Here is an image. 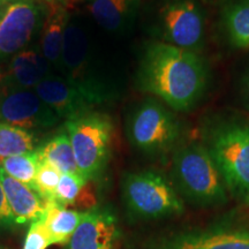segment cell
Masks as SVG:
<instances>
[{
	"label": "cell",
	"instance_id": "cell-1",
	"mask_svg": "<svg viewBox=\"0 0 249 249\" xmlns=\"http://www.w3.org/2000/svg\"><path fill=\"white\" fill-rule=\"evenodd\" d=\"M139 88L172 110L187 111L200 101L208 83L205 64L196 52L167 43L145 49L138 71Z\"/></svg>",
	"mask_w": 249,
	"mask_h": 249
},
{
	"label": "cell",
	"instance_id": "cell-2",
	"mask_svg": "<svg viewBox=\"0 0 249 249\" xmlns=\"http://www.w3.org/2000/svg\"><path fill=\"white\" fill-rule=\"evenodd\" d=\"M172 177L180 197L196 207H218L227 202L225 182L207 147L191 143L177 149Z\"/></svg>",
	"mask_w": 249,
	"mask_h": 249
},
{
	"label": "cell",
	"instance_id": "cell-3",
	"mask_svg": "<svg viewBox=\"0 0 249 249\" xmlns=\"http://www.w3.org/2000/svg\"><path fill=\"white\" fill-rule=\"evenodd\" d=\"M121 192L127 211L138 219L157 220L179 216L185 211L182 198L174 186L156 171L127 173Z\"/></svg>",
	"mask_w": 249,
	"mask_h": 249
},
{
	"label": "cell",
	"instance_id": "cell-4",
	"mask_svg": "<svg viewBox=\"0 0 249 249\" xmlns=\"http://www.w3.org/2000/svg\"><path fill=\"white\" fill-rule=\"evenodd\" d=\"M77 169L83 178H99L110 158L113 126L110 118L95 111L80 114L65 124Z\"/></svg>",
	"mask_w": 249,
	"mask_h": 249
},
{
	"label": "cell",
	"instance_id": "cell-5",
	"mask_svg": "<svg viewBox=\"0 0 249 249\" xmlns=\"http://www.w3.org/2000/svg\"><path fill=\"white\" fill-rule=\"evenodd\" d=\"M126 129L127 138L136 150L160 157L174 148L181 126L161 103L148 99L132 111Z\"/></svg>",
	"mask_w": 249,
	"mask_h": 249
},
{
	"label": "cell",
	"instance_id": "cell-6",
	"mask_svg": "<svg viewBox=\"0 0 249 249\" xmlns=\"http://www.w3.org/2000/svg\"><path fill=\"white\" fill-rule=\"evenodd\" d=\"M226 188L238 197L249 196V123L236 121L219 128L208 147Z\"/></svg>",
	"mask_w": 249,
	"mask_h": 249
},
{
	"label": "cell",
	"instance_id": "cell-7",
	"mask_svg": "<svg viewBox=\"0 0 249 249\" xmlns=\"http://www.w3.org/2000/svg\"><path fill=\"white\" fill-rule=\"evenodd\" d=\"M34 90L61 119L67 120L91 111L92 107L111 97L108 90L97 81L75 82L53 74L40 81Z\"/></svg>",
	"mask_w": 249,
	"mask_h": 249
},
{
	"label": "cell",
	"instance_id": "cell-8",
	"mask_svg": "<svg viewBox=\"0 0 249 249\" xmlns=\"http://www.w3.org/2000/svg\"><path fill=\"white\" fill-rule=\"evenodd\" d=\"M158 23L164 43L193 52L202 48L205 18L196 0H167L160 12Z\"/></svg>",
	"mask_w": 249,
	"mask_h": 249
},
{
	"label": "cell",
	"instance_id": "cell-9",
	"mask_svg": "<svg viewBox=\"0 0 249 249\" xmlns=\"http://www.w3.org/2000/svg\"><path fill=\"white\" fill-rule=\"evenodd\" d=\"M60 119L34 89L0 86V123L33 132L51 128Z\"/></svg>",
	"mask_w": 249,
	"mask_h": 249
},
{
	"label": "cell",
	"instance_id": "cell-10",
	"mask_svg": "<svg viewBox=\"0 0 249 249\" xmlns=\"http://www.w3.org/2000/svg\"><path fill=\"white\" fill-rule=\"evenodd\" d=\"M42 22L35 0H15L0 15V61L26 49Z\"/></svg>",
	"mask_w": 249,
	"mask_h": 249
},
{
	"label": "cell",
	"instance_id": "cell-11",
	"mask_svg": "<svg viewBox=\"0 0 249 249\" xmlns=\"http://www.w3.org/2000/svg\"><path fill=\"white\" fill-rule=\"evenodd\" d=\"M150 249H249V232L224 227L186 230L161 236Z\"/></svg>",
	"mask_w": 249,
	"mask_h": 249
},
{
	"label": "cell",
	"instance_id": "cell-12",
	"mask_svg": "<svg viewBox=\"0 0 249 249\" xmlns=\"http://www.w3.org/2000/svg\"><path fill=\"white\" fill-rule=\"evenodd\" d=\"M119 236L113 211L107 207H93L83 213L67 249H114Z\"/></svg>",
	"mask_w": 249,
	"mask_h": 249
},
{
	"label": "cell",
	"instance_id": "cell-13",
	"mask_svg": "<svg viewBox=\"0 0 249 249\" xmlns=\"http://www.w3.org/2000/svg\"><path fill=\"white\" fill-rule=\"evenodd\" d=\"M51 74V64L42 52L24 49L12 57L7 70L0 76V86L35 89L40 81Z\"/></svg>",
	"mask_w": 249,
	"mask_h": 249
},
{
	"label": "cell",
	"instance_id": "cell-14",
	"mask_svg": "<svg viewBox=\"0 0 249 249\" xmlns=\"http://www.w3.org/2000/svg\"><path fill=\"white\" fill-rule=\"evenodd\" d=\"M0 181L18 226L42 219L45 213L46 202L33 188L9 177L1 167Z\"/></svg>",
	"mask_w": 249,
	"mask_h": 249
},
{
	"label": "cell",
	"instance_id": "cell-15",
	"mask_svg": "<svg viewBox=\"0 0 249 249\" xmlns=\"http://www.w3.org/2000/svg\"><path fill=\"white\" fill-rule=\"evenodd\" d=\"M70 21V12L62 2L49 4L40 36V52L48 59L51 66L60 65L62 46Z\"/></svg>",
	"mask_w": 249,
	"mask_h": 249
},
{
	"label": "cell",
	"instance_id": "cell-16",
	"mask_svg": "<svg viewBox=\"0 0 249 249\" xmlns=\"http://www.w3.org/2000/svg\"><path fill=\"white\" fill-rule=\"evenodd\" d=\"M141 0H87L89 13L105 30L127 29L138 14Z\"/></svg>",
	"mask_w": 249,
	"mask_h": 249
},
{
	"label": "cell",
	"instance_id": "cell-17",
	"mask_svg": "<svg viewBox=\"0 0 249 249\" xmlns=\"http://www.w3.org/2000/svg\"><path fill=\"white\" fill-rule=\"evenodd\" d=\"M88 53V40L86 34L77 24L70 21L59 65L64 71V77L75 82H86L91 80L85 77Z\"/></svg>",
	"mask_w": 249,
	"mask_h": 249
},
{
	"label": "cell",
	"instance_id": "cell-18",
	"mask_svg": "<svg viewBox=\"0 0 249 249\" xmlns=\"http://www.w3.org/2000/svg\"><path fill=\"white\" fill-rule=\"evenodd\" d=\"M83 217V213L68 209L57 202H46L42 220L52 245H67Z\"/></svg>",
	"mask_w": 249,
	"mask_h": 249
},
{
	"label": "cell",
	"instance_id": "cell-19",
	"mask_svg": "<svg viewBox=\"0 0 249 249\" xmlns=\"http://www.w3.org/2000/svg\"><path fill=\"white\" fill-rule=\"evenodd\" d=\"M220 17L230 44L249 49V0H227Z\"/></svg>",
	"mask_w": 249,
	"mask_h": 249
},
{
	"label": "cell",
	"instance_id": "cell-20",
	"mask_svg": "<svg viewBox=\"0 0 249 249\" xmlns=\"http://www.w3.org/2000/svg\"><path fill=\"white\" fill-rule=\"evenodd\" d=\"M37 152L40 160L51 164L61 173L80 174L66 130L58 133L42 147L37 148Z\"/></svg>",
	"mask_w": 249,
	"mask_h": 249
},
{
	"label": "cell",
	"instance_id": "cell-21",
	"mask_svg": "<svg viewBox=\"0 0 249 249\" xmlns=\"http://www.w3.org/2000/svg\"><path fill=\"white\" fill-rule=\"evenodd\" d=\"M36 149L35 134L33 132L0 123V161Z\"/></svg>",
	"mask_w": 249,
	"mask_h": 249
},
{
	"label": "cell",
	"instance_id": "cell-22",
	"mask_svg": "<svg viewBox=\"0 0 249 249\" xmlns=\"http://www.w3.org/2000/svg\"><path fill=\"white\" fill-rule=\"evenodd\" d=\"M39 161V156L36 149V150L27 152V154L5 158L0 161V167L9 177L34 189Z\"/></svg>",
	"mask_w": 249,
	"mask_h": 249
},
{
	"label": "cell",
	"instance_id": "cell-23",
	"mask_svg": "<svg viewBox=\"0 0 249 249\" xmlns=\"http://www.w3.org/2000/svg\"><path fill=\"white\" fill-rule=\"evenodd\" d=\"M88 182L81 174L62 173L55 192V202L64 207L77 204L86 194Z\"/></svg>",
	"mask_w": 249,
	"mask_h": 249
},
{
	"label": "cell",
	"instance_id": "cell-24",
	"mask_svg": "<svg viewBox=\"0 0 249 249\" xmlns=\"http://www.w3.org/2000/svg\"><path fill=\"white\" fill-rule=\"evenodd\" d=\"M61 172L51 164L40 160L35 177L34 191L45 202H55V192Z\"/></svg>",
	"mask_w": 249,
	"mask_h": 249
},
{
	"label": "cell",
	"instance_id": "cell-25",
	"mask_svg": "<svg viewBox=\"0 0 249 249\" xmlns=\"http://www.w3.org/2000/svg\"><path fill=\"white\" fill-rule=\"evenodd\" d=\"M50 246H52V241L43 220L31 223L22 249H48Z\"/></svg>",
	"mask_w": 249,
	"mask_h": 249
},
{
	"label": "cell",
	"instance_id": "cell-26",
	"mask_svg": "<svg viewBox=\"0 0 249 249\" xmlns=\"http://www.w3.org/2000/svg\"><path fill=\"white\" fill-rule=\"evenodd\" d=\"M17 227L18 224L15 222V218L11 209H9L4 187H2V183L0 181V232L12 231Z\"/></svg>",
	"mask_w": 249,
	"mask_h": 249
},
{
	"label": "cell",
	"instance_id": "cell-27",
	"mask_svg": "<svg viewBox=\"0 0 249 249\" xmlns=\"http://www.w3.org/2000/svg\"><path fill=\"white\" fill-rule=\"evenodd\" d=\"M242 93H244V97L249 104V75L245 79L244 86H242Z\"/></svg>",
	"mask_w": 249,
	"mask_h": 249
},
{
	"label": "cell",
	"instance_id": "cell-28",
	"mask_svg": "<svg viewBox=\"0 0 249 249\" xmlns=\"http://www.w3.org/2000/svg\"><path fill=\"white\" fill-rule=\"evenodd\" d=\"M38 1L48 2V4H53V2H62L64 0H38Z\"/></svg>",
	"mask_w": 249,
	"mask_h": 249
},
{
	"label": "cell",
	"instance_id": "cell-29",
	"mask_svg": "<svg viewBox=\"0 0 249 249\" xmlns=\"http://www.w3.org/2000/svg\"><path fill=\"white\" fill-rule=\"evenodd\" d=\"M5 7H6V5H4V4H2L1 1H0V15H1L2 13H4V9H5Z\"/></svg>",
	"mask_w": 249,
	"mask_h": 249
},
{
	"label": "cell",
	"instance_id": "cell-30",
	"mask_svg": "<svg viewBox=\"0 0 249 249\" xmlns=\"http://www.w3.org/2000/svg\"><path fill=\"white\" fill-rule=\"evenodd\" d=\"M0 1H1L4 5H7V4H9V2L15 1V0H0Z\"/></svg>",
	"mask_w": 249,
	"mask_h": 249
},
{
	"label": "cell",
	"instance_id": "cell-31",
	"mask_svg": "<svg viewBox=\"0 0 249 249\" xmlns=\"http://www.w3.org/2000/svg\"><path fill=\"white\" fill-rule=\"evenodd\" d=\"M0 249H7V248H5L4 246H1V245H0Z\"/></svg>",
	"mask_w": 249,
	"mask_h": 249
}]
</instances>
